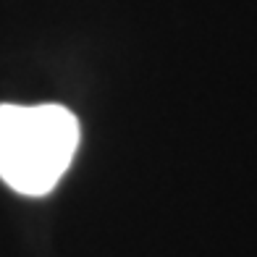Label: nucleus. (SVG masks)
Listing matches in <instances>:
<instances>
[{
    "label": "nucleus",
    "mask_w": 257,
    "mask_h": 257,
    "mask_svg": "<svg viewBox=\"0 0 257 257\" xmlns=\"http://www.w3.org/2000/svg\"><path fill=\"white\" fill-rule=\"evenodd\" d=\"M76 147L79 121L63 105H0V179L14 192H53Z\"/></svg>",
    "instance_id": "1"
}]
</instances>
